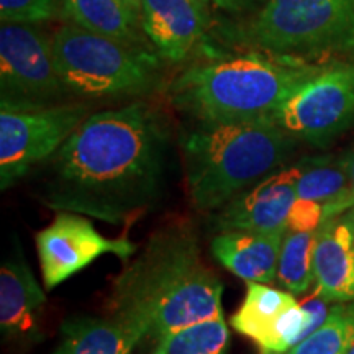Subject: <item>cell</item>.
I'll return each mask as SVG.
<instances>
[{"instance_id": "6da1fadb", "label": "cell", "mask_w": 354, "mask_h": 354, "mask_svg": "<svg viewBox=\"0 0 354 354\" xmlns=\"http://www.w3.org/2000/svg\"><path fill=\"white\" fill-rule=\"evenodd\" d=\"M169 135L166 118L146 102L91 113L53 156L43 202L130 223L161 196Z\"/></svg>"}, {"instance_id": "7a4b0ae2", "label": "cell", "mask_w": 354, "mask_h": 354, "mask_svg": "<svg viewBox=\"0 0 354 354\" xmlns=\"http://www.w3.org/2000/svg\"><path fill=\"white\" fill-rule=\"evenodd\" d=\"M223 284L203 264L197 234L185 225L159 230L115 281L109 310L158 342L223 317Z\"/></svg>"}, {"instance_id": "3957f363", "label": "cell", "mask_w": 354, "mask_h": 354, "mask_svg": "<svg viewBox=\"0 0 354 354\" xmlns=\"http://www.w3.org/2000/svg\"><path fill=\"white\" fill-rule=\"evenodd\" d=\"M297 140L269 118L197 122L180 140L185 184L202 212L221 209L245 190L284 169Z\"/></svg>"}, {"instance_id": "277c9868", "label": "cell", "mask_w": 354, "mask_h": 354, "mask_svg": "<svg viewBox=\"0 0 354 354\" xmlns=\"http://www.w3.org/2000/svg\"><path fill=\"white\" fill-rule=\"evenodd\" d=\"M320 68L263 53L190 66L171 84L177 110L197 122H253L279 105Z\"/></svg>"}, {"instance_id": "5b68a950", "label": "cell", "mask_w": 354, "mask_h": 354, "mask_svg": "<svg viewBox=\"0 0 354 354\" xmlns=\"http://www.w3.org/2000/svg\"><path fill=\"white\" fill-rule=\"evenodd\" d=\"M53 57L69 94L84 99L143 95L159 84L156 51L64 24L51 38Z\"/></svg>"}, {"instance_id": "8992f818", "label": "cell", "mask_w": 354, "mask_h": 354, "mask_svg": "<svg viewBox=\"0 0 354 354\" xmlns=\"http://www.w3.org/2000/svg\"><path fill=\"white\" fill-rule=\"evenodd\" d=\"M245 41L284 57L354 50V0H266Z\"/></svg>"}, {"instance_id": "52a82bcc", "label": "cell", "mask_w": 354, "mask_h": 354, "mask_svg": "<svg viewBox=\"0 0 354 354\" xmlns=\"http://www.w3.org/2000/svg\"><path fill=\"white\" fill-rule=\"evenodd\" d=\"M69 94L57 73L51 39L32 24L0 28V109L37 110Z\"/></svg>"}, {"instance_id": "ba28073f", "label": "cell", "mask_w": 354, "mask_h": 354, "mask_svg": "<svg viewBox=\"0 0 354 354\" xmlns=\"http://www.w3.org/2000/svg\"><path fill=\"white\" fill-rule=\"evenodd\" d=\"M272 120L292 138L325 145L354 125V64L320 68L279 105Z\"/></svg>"}, {"instance_id": "9c48e42d", "label": "cell", "mask_w": 354, "mask_h": 354, "mask_svg": "<svg viewBox=\"0 0 354 354\" xmlns=\"http://www.w3.org/2000/svg\"><path fill=\"white\" fill-rule=\"evenodd\" d=\"M88 115L86 104L0 109V189H8L35 165L55 156Z\"/></svg>"}, {"instance_id": "30bf717a", "label": "cell", "mask_w": 354, "mask_h": 354, "mask_svg": "<svg viewBox=\"0 0 354 354\" xmlns=\"http://www.w3.org/2000/svg\"><path fill=\"white\" fill-rule=\"evenodd\" d=\"M37 250L44 289L51 290L100 256L115 254L127 261L136 254L138 246L128 238L104 236L81 214L57 212L55 220L37 234Z\"/></svg>"}, {"instance_id": "8fae6325", "label": "cell", "mask_w": 354, "mask_h": 354, "mask_svg": "<svg viewBox=\"0 0 354 354\" xmlns=\"http://www.w3.org/2000/svg\"><path fill=\"white\" fill-rule=\"evenodd\" d=\"M300 167L274 172L220 209L214 228L223 232H276L287 230L289 212L297 201Z\"/></svg>"}, {"instance_id": "7c38bea8", "label": "cell", "mask_w": 354, "mask_h": 354, "mask_svg": "<svg viewBox=\"0 0 354 354\" xmlns=\"http://www.w3.org/2000/svg\"><path fill=\"white\" fill-rule=\"evenodd\" d=\"M46 294L26 261L19 238L0 268V330L10 342H35L39 336V318Z\"/></svg>"}, {"instance_id": "4fadbf2b", "label": "cell", "mask_w": 354, "mask_h": 354, "mask_svg": "<svg viewBox=\"0 0 354 354\" xmlns=\"http://www.w3.org/2000/svg\"><path fill=\"white\" fill-rule=\"evenodd\" d=\"M141 32L162 59L179 63L209 28V12L196 0H143Z\"/></svg>"}, {"instance_id": "5bb4252c", "label": "cell", "mask_w": 354, "mask_h": 354, "mask_svg": "<svg viewBox=\"0 0 354 354\" xmlns=\"http://www.w3.org/2000/svg\"><path fill=\"white\" fill-rule=\"evenodd\" d=\"M313 276L328 302L354 300V220H330L318 230Z\"/></svg>"}, {"instance_id": "9a60e30c", "label": "cell", "mask_w": 354, "mask_h": 354, "mask_svg": "<svg viewBox=\"0 0 354 354\" xmlns=\"http://www.w3.org/2000/svg\"><path fill=\"white\" fill-rule=\"evenodd\" d=\"M286 232L218 233L212 241V253L225 269L245 282L266 284L277 277Z\"/></svg>"}, {"instance_id": "2e32d148", "label": "cell", "mask_w": 354, "mask_h": 354, "mask_svg": "<svg viewBox=\"0 0 354 354\" xmlns=\"http://www.w3.org/2000/svg\"><path fill=\"white\" fill-rule=\"evenodd\" d=\"M143 338L140 326L120 317H71L61 325L53 354H131Z\"/></svg>"}, {"instance_id": "e0dca14e", "label": "cell", "mask_w": 354, "mask_h": 354, "mask_svg": "<svg viewBox=\"0 0 354 354\" xmlns=\"http://www.w3.org/2000/svg\"><path fill=\"white\" fill-rule=\"evenodd\" d=\"M297 166L300 167L297 197L322 203L325 223L353 209L351 180L344 158H310Z\"/></svg>"}, {"instance_id": "ac0fdd59", "label": "cell", "mask_w": 354, "mask_h": 354, "mask_svg": "<svg viewBox=\"0 0 354 354\" xmlns=\"http://www.w3.org/2000/svg\"><path fill=\"white\" fill-rule=\"evenodd\" d=\"M61 19L87 32L154 51L149 39L138 32L140 21L133 19L120 0H66Z\"/></svg>"}, {"instance_id": "d6986e66", "label": "cell", "mask_w": 354, "mask_h": 354, "mask_svg": "<svg viewBox=\"0 0 354 354\" xmlns=\"http://www.w3.org/2000/svg\"><path fill=\"white\" fill-rule=\"evenodd\" d=\"M294 304L297 300L290 292L272 289L261 282H246L245 300L230 323L238 333L258 344L263 353L271 343L279 318Z\"/></svg>"}, {"instance_id": "ffe728a7", "label": "cell", "mask_w": 354, "mask_h": 354, "mask_svg": "<svg viewBox=\"0 0 354 354\" xmlns=\"http://www.w3.org/2000/svg\"><path fill=\"white\" fill-rule=\"evenodd\" d=\"M317 236L318 232H286L279 258L277 281L290 294H305L315 282L313 256Z\"/></svg>"}, {"instance_id": "44dd1931", "label": "cell", "mask_w": 354, "mask_h": 354, "mask_svg": "<svg viewBox=\"0 0 354 354\" xmlns=\"http://www.w3.org/2000/svg\"><path fill=\"white\" fill-rule=\"evenodd\" d=\"M354 343V304L335 305L307 338L286 354H346Z\"/></svg>"}, {"instance_id": "7402d4cb", "label": "cell", "mask_w": 354, "mask_h": 354, "mask_svg": "<svg viewBox=\"0 0 354 354\" xmlns=\"http://www.w3.org/2000/svg\"><path fill=\"white\" fill-rule=\"evenodd\" d=\"M230 331L225 318L196 323L172 335L167 354H227Z\"/></svg>"}, {"instance_id": "603a6c76", "label": "cell", "mask_w": 354, "mask_h": 354, "mask_svg": "<svg viewBox=\"0 0 354 354\" xmlns=\"http://www.w3.org/2000/svg\"><path fill=\"white\" fill-rule=\"evenodd\" d=\"M66 0H0L2 24H41L63 13Z\"/></svg>"}, {"instance_id": "cb8c5ba5", "label": "cell", "mask_w": 354, "mask_h": 354, "mask_svg": "<svg viewBox=\"0 0 354 354\" xmlns=\"http://www.w3.org/2000/svg\"><path fill=\"white\" fill-rule=\"evenodd\" d=\"M325 225V210L318 202L299 198L294 202L287 218L290 232H318Z\"/></svg>"}, {"instance_id": "d4e9b609", "label": "cell", "mask_w": 354, "mask_h": 354, "mask_svg": "<svg viewBox=\"0 0 354 354\" xmlns=\"http://www.w3.org/2000/svg\"><path fill=\"white\" fill-rule=\"evenodd\" d=\"M256 2H258V0H214V6L223 12L236 13L246 10V8L254 6Z\"/></svg>"}, {"instance_id": "484cf974", "label": "cell", "mask_w": 354, "mask_h": 354, "mask_svg": "<svg viewBox=\"0 0 354 354\" xmlns=\"http://www.w3.org/2000/svg\"><path fill=\"white\" fill-rule=\"evenodd\" d=\"M120 2L127 7V10L131 13L133 19H135L136 21H140L141 6H143V0H120Z\"/></svg>"}, {"instance_id": "4316f807", "label": "cell", "mask_w": 354, "mask_h": 354, "mask_svg": "<svg viewBox=\"0 0 354 354\" xmlns=\"http://www.w3.org/2000/svg\"><path fill=\"white\" fill-rule=\"evenodd\" d=\"M343 158H344V162H346L349 180H351V201H353V207H354V148L349 153L344 154Z\"/></svg>"}, {"instance_id": "83f0119b", "label": "cell", "mask_w": 354, "mask_h": 354, "mask_svg": "<svg viewBox=\"0 0 354 354\" xmlns=\"http://www.w3.org/2000/svg\"><path fill=\"white\" fill-rule=\"evenodd\" d=\"M169 338H165V339H161V342H158L156 348L153 349L151 354H167V343H169Z\"/></svg>"}, {"instance_id": "f1b7e54d", "label": "cell", "mask_w": 354, "mask_h": 354, "mask_svg": "<svg viewBox=\"0 0 354 354\" xmlns=\"http://www.w3.org/2000/svg\"><path fill=\"white\" fill-rule=\"evenodd\" d=\"M196 2H197L198 6H201L202 8H205V10L209 12V7H210V3H214V0H196Z\"/></svg>"}, {"instance_id": "f546056e", "label": "cell", "mask_w": 354, "mask_h": 354, "mask_svg": "<svg viewBox=\"0 0 354 354\" xmlns=\"http://www.w3.org/2000/svg\"><path fill=\"white\" fill-rule=\"evenodd\" d=\"M346 354H354V343L351 344V348H349V351Z\"/></svg>"}]
</instances>
